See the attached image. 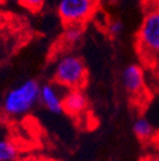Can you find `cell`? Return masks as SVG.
<instances>
[{
    "label": "cell",
    "instance_id": "cell-1",
    "mask_svg": "<svg viewBox=\"0 0 159 161\" xmlns=\"http://www.w3.org/2000/svg\"><path fill=\"white\" fill-rule=\"evenodd\" d=\"M40 87L36 80H27L17 87L10 90L3 103L5 113L11 116L27 114L40 101Z\"/></svg>",
    "mask_w": 159,
    "mask_h": 161
},
{
    "label": "cell",
    "instance_id": "cell-2",
    "mask_svg": "<svg viewBox=\"0 0 159 161\" xmlns=\"http://www.w3.org/2000/svg\"><path fill=\"white\" fill-rule=\"evenodd\" d=\"M145 17L137 36L139 53L144 57L159 56V6H147Z\"/></svg>",
    "mask_w": 159,
    "mask_h": 161
},
{
    "label": "cell",
    "instance_id": "cell-3",
    "mask_svg": "<svg viewBox=\"0 0 159 161\" xmlns=\"http://www.w3.org/2000/svg\"><path fill=\"white\" fill-rule=\"evenodd\" d=\"M54 77L56 83L64 87L80 90L87 83L88 69L80 57L66 55L56 65Z\"/></svg>",
    "mask_w": 159,
    "mask_h": 161
},
{
    "label": "cell",
    "instance_id": "cell-4",
    "mask_svg": "<svg viewBox=\"0 0 159 161\" xmlns=\"http://www.w3.org/2000/svg\"><path fill=\"white\" fill-rule=\"evenodd\" d=\"M97 8V0H59L58 14L66 25H81Z\"/></svg>",
    "mask_w": 159,
    "mask_h": 161
},
{
    "label": "cell",
    "instance_id": "cell-5",
    "mask_svg": "<svg viewBox=\"0 0 159 161\" xmlns=\"http://www.w3.org/2000/svg\"><path fill=\"white\" fill-rule=\"evenodd\" d=\"M121 80L125 90L129 94L131 95L140 94L145 87L144 70L139 65L136 64L128 65L122 72Z\"/></svg>",
    "mask_w": 159,
    "mask_h": 161
},
{
    "label": "cell",
    "instance_id": "cell-6",
    "mask_svg": "<svg viewBox=\"0 0 159 161\" xmlns=\"http://www.w3.org/2000/svg\"><path fill=\"white\" fill-rule=\"evenodd\" d=\"M88 108L87 96L80 90H70L65 96H62V112L68 115L78 116L82 114Z\"/></svg>",
    "mask_w": 159,
    "mask_h": 161
},
{
    "label": "cell",
    "instance_id": "cell-7",
    "mask_svg": "<svg viewBox=\"0 0 159 161\" xmlns=\"http://www.w3.org/2000/svg\"><path fill=\"white\" fill-rule=\"evenodd\" d=\"M40 102L51 113L62 112V97L54 84H44L40 87Z\"/></svg>",
    "mask_w": 159,
    "mask_h": 161
},
{
    "label": "cell",
    "instance_id": "cell-8",
    "mask_svg": "<svg viewBox=\"0 0 159 161\" xmlns=\"http://www.w3.org/2000/svg\"><path fill=\"white\" fill-rule=\"evenodd\" d=\"M132 131H134L135 136L140 141H146L152 136L154 129L149 121L146 120L145 118H139L134 122Z\"/></svg>",
    "mask_w": 159,
    "mask_h": 161
},
{
    "label": "cell",
    "instance_id": "cell-9",
    "mask_svg": "<svg viewBox=\"0 0 159 161\" xmlns=\"http://www.w3.org/2000/svg\"><path fill=\"white\" fill-rule=\"evenodd\" d=\"M17 154L18 150L13 142L0 139V161H13Z\"/></svg>",
    "mask_w": 159,
    "mask_h": 161
},
{
    "label": "cell",
    "instance_id": "cell-10",
    "mask_svg": "<svg viewBox=\"0 0 159 161\" xmlns=\"http://www.w3.org/2000/svg\"><path fill=\"white\" fill-rule=\"evenodd\" d=\"M82 36L81 25H68L64 33V39L68 44L78 43Z\"/></svg>",
    "mask_w": 159,
    "mask_h": 161
},
{
    "label": "cell",
    "instance_id": "cell-11",
    "mask_svg": "<svg viewBox=\"0 0 159 161\" xmlns=\"http://www.w3.org/2000/svg\"><path fill=\"white\" fill-rule=\"evenodd\" d=\"M21 6L27 8L28 10L33 11V13H37L44 7L45 0H18Z\"/></svg>",
    "mask_w": 159,
    "mask_h": 161
},
{
    "label": "cell",
    "instance_id": "cell-12",
    "mask_svg": "<svg viewBox=\"0 0 159 161\" xmlns=\"http://www.w3.org/2000/svg\"><path fill=\"white\" fill-rule=\"evenodd\" d=\"M124 29V24L120 20H112L111 23L108 25V31L111 36L116 37L118 36Z\"/></svg>",
    "mask_w": 159,
    "mask_h": 161
},
{
    "label": "cell",
    "instance_id": "cell-13",
    "mask_svg": "<svg viewBox=\"0 0 159 161\" xmlns=\"http://www.w3.org/2000/svg\"><path fill=\"white\" fill-rule=\"evenodd\" d=\"M142 161H159V157L158 156H149L147 158L142 159Z\"/></svg>",
    "mask_w": 159,
    "mask_h": 161
}]
</instances>
